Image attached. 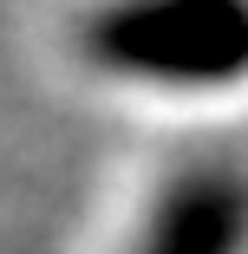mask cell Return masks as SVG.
Segmentation results:
<instances>
[{
    "label": "cell",
    "mask_w": 248,
    "mask_h": 254,
    "mask_svg": "<svg viewBox=\"0 0 248 254\" xmlns=\"http://www.w3.org/2000/svg\"><path fill=\"white\" fill-rule=\"evenodd\" d=\"M248 228V195L242 183L229 176H196L183 183L170 202H164V215L151 228V241H144V254H235Z\"/></svg>",
    "instance_id": "cell-2"
},
{
    "label": "cell",
    "mask_w": 248,
    "mask_h": 254,
    "mask_svg": "<svg viewBox=\"0 0 248 254\" xmlns=\"http://www.w3.org/2000/svg\"><path fill=\"white\" fill-rule=\"evenodd\" d=\"M85 53L151 85H229L248 72V7L229 0L118 7L85 26Z\"/></svg>",
    "instance_id": "cell-1"
}]
</instances>
